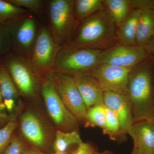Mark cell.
I'll list each match as a JSON object with an SVG mask.
<instances>
[{"instance_id": "obj_15", "label": "cell", "mask_w": 154, "mask_h": 154, "mask_svg": "<svg viewBox=\"0 0 154 154\" xmlns=\"http://www.w3.org/2000/svg\"><path fill=\"white\" fill-rule=\"evenodd\" d=\"M21 130L23 135L36 147H42L47 140L46 132L39 118L30 111H26L21 118Z\"/></svg>"}, {"instance_id": "obj_13", "label": "cell", "mask_w": 154, "mask_h": 154, "mask_svg": "<svg viewBox=\"0 0 154 154\" xmlns=\"http://www.w3.org/2000/svg\"><path fill=\"white\" fill-rule=\"evenodd\" d=\"M127 134L134 142L137 154H154V122L144 120L134 123Z\"/></svg>"}, {"instance_id": "obj_32", "label": "cell", "mask_w": 154, "mask_h": 154, "mask_svg": "<svg viewBox=\"0 0 154 154\" xmlns=\"http://www.w3.org/2000/svg\"><path fill=\"white\" fill-rule=\"evenodd\" d=\"M144 48L149 57L154 59V36L147 43Z\"/></svg>"}, {"instance_id": "obj_18", "label": "cell", "mask_w": 154, "mask_h": 154, "mask_svg": "<svg viewBox=\"0 0 154 154\" xmlns=\"http://www.w3.org/2000/svg\"><path fill=\"white\" fill-rule=\"evenodd\" d=\"M0 90L7 111L13 112L18 98L19 92L7 70L0 67Z\"/></svg>"}, {"instance_id": "obj_14", "label": "cell", "mask_w": 154, "mask_h": 154, "mask_svg": "<svg viewBox=\"0 0 154 154\" xmlns=\"http://www.w3.org/2000/svg\"><path fill=\"white\" fill-rule=\"evenodd\" d=\"M76 84L87 109L93 106L104 105V92L91 74L74 77Z\"/></svg>"}, {"instance_id": "obj_2", "label": "cell", "mask_w": 154, "mask_h": 154, "mask_svg": "<svg viewBox=\"0 0 154 154\" xmlns=\"http://www.w3.org/2000/svg\"><path fill=\"white\" fill-rule=\"evenodd\" d=\"M82 22L76 36L65 46L100 50L117 41L116 25L105 8Z\"/></svg>"}, {"instance_id": "obj_16", "label": "cell", "mask_w": 154, "mask_h": 154, "mask_svg": "<svg viewBox=\"0 0 154 154\" xmlns=\"http://www.w3.org/2000/svg\"><path fill=\"white\" fill-rule=\"evenodd\" d=\"M141 10H132L116 31L117 41L127 46L137 45L138 22Z\"/></svg>"}, {"instance_id": "obj_1", "label": "cell", "mask_w": 154, "mask_h": 154, "mask_svg": "<svg viewBox=\"0 0 154 154\" xmlns=\"http://www.w3.org/2000/svg\"><path fill=\"white\" fill-rule=\"evenodd\" d=\"M154 59L149 57L131 72L128 85L134 123L152 120L154 115Z\"/></svg>"}, {"instance_id": "obj_8", "label": "cell", "mask_w": 154, "mask_h": 154, "mask_svg": "<svg viewBox=\"0 0 154 154\" xmlns=\"http://www.w3.org/2000/svg\"><path fill=\"white\" fill-rule=\"evenodd\" d=\"M40 88L48 113L57 126L65 132L75 130L79 121L68 110L54 86L44 74Z\"/></svg>"}, {"instance_id": "obj_38", "label": "cell", "mask_w": 154, "mask_h": 154, "mask_svg": "<svg viewBox=\"0 0 154 154\" xmlns=\"http://www.w3.org/2000/svg\"><path fill=\"white\" fill-rule=\"evenodd\" d=\"M152 120L154 122V115L153 116V117L152 119Z\"/></svg>"}, {"instance_id": "obj_29", "label": "cell", "mask_w": 154, "mask_h": 154, "mask_svg": "<svg viewBox=\"0 0 154 154\" xmlns=\"http://www.w3.org/2000/svg\"><path fill=\"white\" fill-rule=\"evenodd\" d=\"M22 144L21 140L17 137L11 140L4 152L5 154H21Z\"/></svg>"}, {"instance_id": "obj_17", "label": "cell", "mask_w": 154, "mask_h": 154, "mask_svg": "<svg viewBox=\"0 0 154 154\" xmlns=\"http://www.w3.org/2000/svg\"><path fill=\"white\" fill-rule=\"evenodd\" d=\"M83 143L75 130L67 132L58 130L54 143V149L57 154H71L75 152Z\"/></svg>"}, {"instance_id": "obj_28", "label": "cell", "mask_w": 154, "mask_h": 154, "mask_svg": "<svg viewBox=\"0 0 154 154\" xmlns=\"http://www.w3.org/2000/svg\"><path fill=\"white\" fill-rule=\"evenodd\" d=\"M132 10H154V0H130Z\"/></svg>"}, {"instance_id": "obj_31", "label": "cell", "mask_w": 154, "mask_h": 154, "mask_svg": "<svg viewBox=\"0 0 154 154\" xmlns=\"http://www.w3.org/2000/svg\"><path fill=\"white\" fill-rule=\"evenodd\" d=\"M7 111L0 90V122H3L7 120L8 118Z\"/></svg>"}, {"instance_id": "obj_35", "label": "cell", "mask_w": 154, "mask_h": 154, "mask_svg": "<svg viewBox=\"0 0 154 154\" xmlns=\"http://www.w3.org/2000/svg\"><path fill=\"white\" fill-rule=\"evenodd\" d=\"M130 154H137L135 150L134 149H133L132 152H131Z\"/></svg>"}, {"instance_id": "obj_6", "label": "cell", "mask_w": 154, "mask_h": 154, "mask_svg": "<svg viewBox=\"0 0 154 154\" xmlns=\"http://www.w3.org/2000/svg\"><path fill=\"white\" fill-rule=\"evenodd\" d=\"M31 13L4 25L11 36L12 52L28 59H30L38 28Z\"/></svg>"}, {"instance_id": "obj_33", "label": "cell", "mask_w": 154, "mask_h": 154, "mask_svg": "<svg viewBox=\"0 0 154 154\" xmlns=\"http://www.w3.org/2000/svg\"><path fill=\"white\" fill-rule=\"evenodd\" d=\"M21 154H44L36 147H27L22 145Z\"/></svg>"}, {"instance_id": "obj_5", "label": "cell", "mask_w": 154, "mask_h": 154, "mask_svg": "<svg viewBox=\"0 0 154 154\" xmlns=\"http://www.w3.org/2000/svg\"><path fill=\"white\" fill-rule=\"evenodd\" d=\"M72 0H52L48 6L49 29L60 47L65 46L70 41L76 21L74 15Z\"/></svg>"}, {"instance_id": "obj_37", "label": "cell", "mask_w": 154, "mask_h": 154, "mask_svg": "<svg viewBox=\"0 0 154 154\" xmlns=\"http://www.w3.org/2000/svg\"><path fill=\"white\" fill-rule=\"evenodd\" d=\"M153 82H154V71H153Z\"/></svg>"}, {"instance_id": "obj_20", "label": "cell", "mask_w": 154, "mask_h": 154, "mask_svg": "<svg viewBox=\"0 0 154 154\" xmlns=\"http://www.w3.org/2000/svg\"><path fill=\"white\" fill-rule=\"evenodd\" d=\"M104 4L117 28L132 10L130 0H105Z\"/></svg>"}, {"instance_id": "obj_24", "label": "cell", "mask_w": 154, "mask_h": 154, "mask_svg": "<svg viewBox=\"0 0 154 154\" xmlns=\"http://www.w3.org/2000/svg\"><path fill=\"white\" fill-rule=\"evenodd\" d=\"M106 122L105 107L104 105H97L90 107L87 110L85 122L88 126L99 127L105 129Z\"/></svg>"}, {"instance_id": "obj_19", "label": "cell", "mask_w": 154, "mask_h": 154, "mask_svg": "<svg viewBox=\"0 0 154 154\" xmlns=\"http://www.w3.org/2000/svg\"><path fill=\"white\" fill-rule=\"evenodd\" d=\"M154 36V10H142L138 22L137 45L144 48Z\"/></svg>"}, {"instance_id": "obj_3", "label": "cell", "mask_w": 154, "mask_h": 154, "mask_svg": "<svg viewBox=\"0 0 154 154\" xmlns=\"http://www.w3.org/2000/svg\"><path fill=\"white\" fill-rule=\"evenodd\" d=\"M102 51L66 46L61 47L52 70L73 77L90 74L101 64Z\"/></svg>"}, {"instance_id": "obj_27", "label": "cell", "mask_w": 154, "mask_h": 154, "mask_svg": "<svg viewBox=\"0 0 154 154\" xmlns=\"http://www.w3.org/2000/svg\"><path fill=\"white\" fill-rule=\"evenodd\" d=\"M12 51L11 36L4 25H0V56L6 55Z\"/></svg>"}, {"instance_id": "obj_4", "label": "cell", "mask_w": 154, "mask_h": 154, "mask_svg": "<svg viewBox=\"0 0 154 154\" xmlns=\"http://www.w3.org/2000/svg\"><path fill=\"white\" fill-rule=\"evenodd\" d=\"M2 65L8 72L20 94L30 98L38 95L43 73L30 59L11 52L5 55Z\"/></svg>"}, {"instance_id": "obj_9", "label": "cell", "mask_w": 154, "mask_h": 154, "mask_svg": "<svg viewBox=\"0 0 154 154\" xmlns=\"http://www.w3.org/2000/svg\"><path fill=\"white\" fill-rule=\"evenodd\" d=\"M60 48L49 29L45 25H40L30 59L42 72L44 73L53 69Z\"/></svg>"}, {"instance_id": "obj_7", "label": "cell", "mask_w": 154, "mask_h": 154, "mask_svg": "<svg viewBox=\"0 0 154 154\" xmlns=\"http://www.w3.org/2000/svg\"><path fill=\"white\" fill-rule=\"evenodd\" d=\"M44 75L54 86L68 110L78 121L85 122L88 109L77 88L74 77L54 70L45 72Z\"/></svg>"}, {"instance_id": "obj_11", "label": "cell", "mask_w": 154, "mask_h": 154, "mask_svg": "<svg viewBox=\"0 0 154 154\" xmlns=\"http://www.w3.org/2000/svg\"><path fill=\"white\" fill-rule=\"evenodd\" d=\"M148 57L144 48L120 44L102 51L101 64L134 68Z\"/></svg>"}, {"instance_id": "obj_26", "label": "cell", "mask_w": 154, "mask_h": 154, "mask_svg": "<svg viewBox=\"0 0 154 154\" xmlns=\"http://www.w3.org/2000/svg\"><path fill=\"white\" fill-rule=\"evenodd\" d=\"M12 5L25 9L30 13L37 14L42 7V1L40 0H7Z\"/></svg>"}, {"instance_id": "obj_30", "label": "cell", "mask_w": 154, "mask_h": 154, "mask_svg": "<svg viewBox=\"0 0 154 154\" xmlns=\"http://www.w3.org/2000/svg\"><path fill=\"white\" fill-rule=\"evenodd\" d=\"M96 151L95 148L91 144L83 143L75 152L69 154H94ZM53 154H60L55 153Z\"/></svg>"}, {"instance_id": "obj_23", "label": "cell", "mask_w": 154, "mask_h": 154, "mask_svg": "<svg viewBox=\"0 0 154 154\" xmlns=\"http://www.w3.org/2000/svg\"><path fill=\"white\" fill-rule=\"evenodd\" d=\"M30 13L28 10L12 5L7 0H0V25H5Z\"/></svg>"}, {"instance_id": "obj_10", "label": "cell", "mask_w": 154, "mask_h": 154, "mask_svg": "<svg viewBox=\"0 0 154 154\" xmlns=\"http://www.w3.org/2000/svg\"><path fill=\"white\" fill-rule=\"evenodd\" d=\"M133 69L102 64L90 74L95 78L103 92H114L128 97V85Z\"/></svg>"}, {"instance_id": "obj_21", "label": "cell", "mask_w": 154, "mask_h": 154, "mask_svg": "<svg viewBox=\"0 0 154 154\" xmlns=\"http://www.w3.org/2000/svg\"><path fill=\"white\" fill-rule=\"evenodd\" d=\"M105 8L102 0H76L74 3V15L76 22L82 21Z\"/></svg>"}, {"instance_id": "obj_22", "label": "cell", "mask_w": 154, "mask_h": 154, "mask_svg": "<svg viewBox=\"0 0 154 154\" xmlns=\"http://www.w3.org/2000/svg\"><path fill=\"white\" fill-rule=\"evenodd\" d=\"M105 107L106 122L105 129L103 130V134L108 135L111 140L116 141L125 135L122 130L120 121L115 112Z\"/></svg>"}, {"instance_id": "obj_25", "label": "cell", "mask_w": 154, "mask_h": 154, "mask_svg": "<svg viewBox=\"0 0 154 154\" xmlns=\"http://www.w3.org/2000/svg\"><path fill=\"white\" fill-rule=\"evenodd\" d=\"M17 127L15 122L10 121L0 129V154L4 153L10 144L12 134Z\"/></svg>"}, {"instance_id": "obj_12", "label": "cell", "mask_w": 154, "mask_h": 154, "mask_svg": "<svg viewBox=\"0 0 154 154\" xmlns=\"http://www.w3.org/2000/svg\"><path fill=\"white\" fill-rule=\"evenodd\" d=\"M104 106L113 110L118 116L122 130L127 134L134 124L131 102L127 96L111 92H104Z\"/></svg>"}, {"instance_id": "obj_36", "label": "cell", "mask_w": 154, "mask_h": 154, "mask_svg": "<svg viewBox=\"0 0 154 154\" xmlns=\"http://www.w3.org/2000/svg\"><path fill=\"white\" fill-rule=\"evenodd\" d=\"M2 60L1 59V58H0V67H1V66H2Z\"/></svg>"}, {"instance_id": "obj_34", "label": "cell", "mask_w": 154, "mask_h": 154, "mask_svg": "<svg viewBox=\"0 0 154 154\" xmlns=\"http://www.w3.org/2000/svg\"><path fill=\"white\" fill-rule=\"evenodd\" d=\"M94 154H115L114 153L109 150H105L103 152H99L96 151L94 152Z\"/></svg>"}]
</instances>
